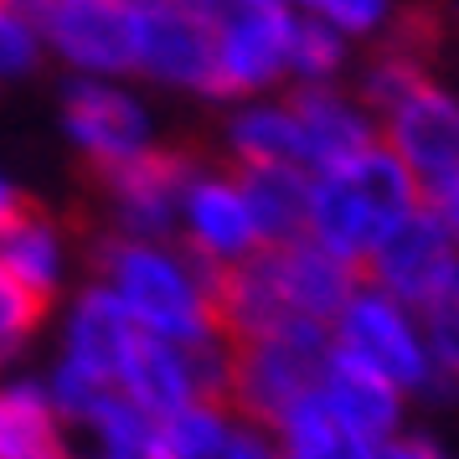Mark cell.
Masks as SVG:
<instances>
[{"mask_svg":"<svg viewBox=\"0 0 459 459\" xmlns=\"http://www.w3.org/2000/svg\"><path fill=\"white\" fill-rule=\"evenodd\" d=\"M0 269L22 290H31L42 305H63L83 284V243L63 212L31 207L0 232Z\"/></svg>","mask_w":459,"mask_h":459,"instance_id":"15","label":"cell"},{"mask_svg":"<svg viewBox=\"0 0 459 459\" xmlns=\"http://www.w3.org/2000/svg\"><path fill=\"white\" fill-rule=\"evenodd\" d=\"M228 5H279V0H228Z\"/></svg>","mask_w":459,"mask_h":459,"instance_id":"36","label":"cell"},{"mask_svg":"<svg viewBox=\"0 0 459 459\" xmlns=\"http://www.w3.org/2000/svg\"><path fill=\"white\" fill-rule=\"evenodd\" d=\"M377 145L413 176L423 196L459 170V88L444 78L423 83L377 119Z\"/></svg>","mask_w":459,"mask_h":459,"instance_id":"13","label":"cell"},{"mask_svg":"<svg viewBox=\"0 0 459 459\" xmlns=\"http://www.w3.org/2000/svg\"><path fill=\"white\" fill-rule=\"evenodd\" d=\"M140 11L129 0H47L37 16L47 63L67 78H129L140 57Z\"/></svg>","mask_w":459,"mask_h":459,"instance_id":"7","label":"cell"},{"mask_svg":"<svg viewBox=\"0 0 459 459\" xmlns=\"http://www.w3.org/2000/svg\"><path fill=\"white\" fill-rule=\"evenodd\" d=\"M290 108L299 119V140H305V170H331L351 160L361 150L377 145V114L351 93V83L335 88H284Z\"/></svg>","mask_w":459,"mask_h":459,"instance_id":"16","label":"cell"},{"mask_svg":"<svg viewBox=\"0 0 459 459\" xmlns=\"http://www.w3.org/2000/svg\"><path fill=\"white\" fill-rule=\"evenodd\" d=\"M290 5L294 16H310V22L335 26L341 37H351L361 52L377 42H387L397 26H403V0H279Z\"/></svg>","mask_w":459,"mask_h":459,"instance_id":"26","label":"cell"},{"mask_svg":"<svg viewBox=\"0 0 459 459\" xmlns=\"http://www.w3.org/2000/svg\"><path fill=\"white\" fill-rule=\"evenodd\" d=\"M356 290H361V269L299 238V243L264 248L248 264L217 273V320L228 341H253L284 325L331 331V320L346 310Z\"/></svg>","mask_w":459,"mask_h":459,"instance_id":"1","label":"cell"},{"mask_svg":"<svg viewBox=\"0 0 459 459\" xmlns=\"http://www.w3.org/2000/svg\"><path fill=\"white\" fill-rule=\"evenodd\" d=\"M331 351L382 372L413 403L423 393V382L434 377V351H429V335H423V315L397 305L393 294L372 290V284H361L346 299V310L331 320Z\"/></svg>","mask_w":459,"mask_h":459,"instance_id":"6","label":"cell"},{"mask_svg":"<svg viewBox=\"0 0 459 459\" xmlns=\"http://www.w3.org/2000/svg\"><path fill=\"white\" fill-rule=\"evenodd\" d=\"M150 5H176V11H196V16H222L228 11V0H150Z\"/></svg>","mask_w":459,"mask_h":459,"instance_id":"34","label":"cell"},{"mask_svg":"<svg viewBox=\"0 0 459 459\" xmlns=\"http://www.w3.org/2000/svg\"><path fill=\"white\" fill-rule=\"evenodd\" d=\"M5 5H16V11H26V16H42L47 0H5Z\"/></svg>","mask_w":459,"mask_h":459,"instance_id":"35","label":"cell"},{"mask_svg":"<svg viewBox=\"0 0 459 459\" xmlns=\"http://www.w3.org/2000/svg\"><path fill=\"white\" fill-rule=\"evenodd\" d=\"M134 83L145 88V93H170V99H202V104H217L212 16L176 11V5H145V11H140Z\"/></svg>","mask_w":459,"mask_h":459,"instance_id":"14","label":"cell"},{"mask_svg":"<svg viewBox=\"0 0 459 459\" xmlns=\"http://www.w3.org/2000/svg\"><path fill=\"white\" fill-rule=\"evenodd\" d=\"M222 459H279V449H273L269 429H253V423H243V429H238V438H232V449Z\"/></svg>","mask_w":459,"mask_h":459,"instance_id":"32","label":"cell"},{"mask_svg":"<svg viewBox=\"0 0 459 459\" xmlns=\"http://www.w3.org/2000/svg\"><path fill=\"white\" fill-rule=\"evenodd\" d=\"M418 202H423V186L382 145H372L361 155H351V160H341V166L310 176V222H305V238L320 243L325 253H335L341 264L361 269L377 243Z\"/></svg>","mask_w":459,"mask_h":459,"instance_id":"3","label":"cell"},{"mask_svg":"<svg viewBox=\"0 0 459 459\" xmlns=\"http://www.w3.org/2000/svg\"><path fill=\"white\" fill-rule=\"evenodd\" d=\"M455 279H459V243L449 238V228L438 222V212L429 202H418L361 264V284L393 294L408 310H429Z\"/></svg>","mask_w":459,"mask_h":459,"instance_id":"12","label":"cell"},{"mask_svg":"<svg viewBox=\"0 0 459 459\" xmlns=\"http://www.w3.org/2000/svg\"><path fill=\"white\" fill-rule=\"evenodd\" d=\"M0 459H78V438L52 408L42 372H0Z\"/></svg>","mask_w":459,"mask_h":459,"instance_id":"19","label":"cell"},{"mask_svg":"<svg viewBox=\"0 0 459 459\" xmlns=\"http://www.w3.org/2000/svg\"><path fill=\"white\" fill-rule=\"evenodd\" d=\"M57 134L93 176H114L166 145L155 99L129 78H63Z\"/></svg>","mask_w":459,"mask_h":459,"instance_id":"4","label":"cell"},{"mask_svg":"<svg viewBox=\"0 0 459 459\" xmlns=\"http://www.w3.org/2000/svg\"><path fill=\"white\" fill-rule=\"evenodd\" d=\"M423 315V335H429V351H434V367L459 377V279L438 294Z\"/></svg>","mask_w":459,"mask_h":459,"instance_id":"29","label":"cell"},{"mask_svg":"<svg viewBox=\"0 0 459 459\" xmlns=\"http://www.w3.org/2000/svg\"><path fill=\"white\" fill-rule=\"evenodd\" d=\"M217 160L232 170H273V166L305 170V140H299V119L290 108V93L243 99V104L222 108Z\"/></svg>","mask_w":459,"mask_h":459,"instance_id":"17","label":"cell"},{"mask_svg":"<svg viewBox=\"0 0 459 459\" xmlns=\"http://www.w3.org/2000/svg\"><path fill=\"white\" fill-rule=\"evenodd\" d=\"M176 243L212 273H228L264 253L258 222L248 212L238 170L222 160H196L186 191H181V217H176Z\"/></svg>","mask_w":459,"mask_h":459,"instance_id":"9","label":"cell"},{"mask_svg":"<svg viewBox=\"0 0 459 459\" xmlns=\"http://www.w3.org/2000/svg\"><path fill=\"white\" fill-rule=\"evenodd\" d=\"M315 393L341 423H351L356 434L372 438V444H387V438L413 429V397L403 387H393L382 372H372V367H361V361H351L341 351H331Z\"/></svg>","mask_w":459,"mask_h":459,"instance_id":"18","label":"cell"},{"mask_svg":"<svg viewBox=\"0 0 459 459\" xmlns=\"http://www.w3.org/2000/svg\"><path fill=\"white\" fill-rule=\"evenodd\" d=\"M377 459H459L455 449H449V438L434 434V429H408V434L387 438L382 449H377Z\"/></svg>","mask_w":459,"mask_h":459,"instance_id":"30","label":"cell"},{"mask_svg":"<svg viewBox=\"0 0 459 459\" xmlns=\"http://www.w3.org/2000/svg\"><path fill=\"white\" fill-rule=\"evenodd\" d=\"M356 57H361V47H356L351 37H341V31L325 26V22L294 16V31H290V88L351 83Z\"/></svg>","mask_w":459,"mask_h":459,"instance_id":"25","label":"cell"},{"mask_svg":"<svg viewBox=\"0 0 459 459\" xmlns=\"http://www.w3.org/2000/svg\"><path fill=\"white\" fill-rule=\"evenodd\" d=\"M423 78H434V67H429V57L418 52L413 42H403V37H387V42L367 47L361 57H356V73H351V93L361 99V104L372 108L377 119L387 114L393 104H403L408 93H413Z\"/></svg>","mask_w":459,"mask_h":459,"instance_id":"23","label":"cell"},{"mask_svg":"<svg viewBox=\"0 0 459 459\" xmlns=\"http://www.w3.org/2000/svg\"><path fill=\"white\" fill-rule=\"evenodd\" d=\"M196 150L160 145L155 155L134 166L99 176V212H104L108 238H140V243H176V217H181V191L196 170Z\"/></svg>","mask_w":459,"mask_h":459,"instance_id":"11","label":"cell"},{"mask_svg":"<svg viewBox=\"0 0 459 459\" xmlns=\"http://www.w3.org/2000/svg\"><path fill=\"white\" fill-rule=\"evenodd\" d=\"M238 429L243 418L228 408V397H196L160 418V459H222Z\"/></svg>","mask_w":459,"mask_h":459,"instance_id":"24","label":"cell"},{"mask_svg":"<svg viewBox=\"0 0 459 459\" xmlns=\"http://www.w3.org/2000/svg\"><path fill=\"white\" fill-rule=\"evenodd\" d=\"M290 5H228L212 22L217 52V104L269 99L290 88Z\"/></svg>","mask_w":459,"mask_h":459,"instance_id":"10","label":"cell"},{"mask_svg":"<svg viewBox=\"0 0 459 459\" xmlns=\"http://www.w3.org/2000/svg\"><path fill=\"white\" fill-rule=\"evenodd\" d=\"M423 202L438 212V222H444V228H449V238L459 243V170L449 176V181H438V186L423 196Z\"/></svg>","mask_w":459,"mask_h":459,"instance_id":"31","label":"cell"},{"mask_svg":"<svg viewBox=\"0 0 459 459\" xmlns=\"http://www.w3.org/2000/svg\"><path fill=\"white\" fill-rule=\"evenodd\" d=\"M42 67H47V47H42L37 16H26V11L0 0V93L31 83Z\"/></svg>","mask_w":459,"mask_h":459,"instance_id":"27","label":"cell"},{"mask_svg":"<svg viewBox=\"0 0 459 459\" xmlns=\"http://www.w3.org/2000/svg\"><path fill=\"white\" fill-rule=\"evenodd\" d=\"M228 372H232V341L176 346V341H155V335L140 331L119 377H114V393L160 423L196 397H228Z\"/></svg>","mask_w":459,"mask_h":459,"instance_id":"8","label":"cell"},{"mask_svg":"<svg viewBox=\"0 0 459 459\" xmlns=\"http://www.w3.org/2000/svg\"><path fill=\"white\" fill-rule=\"evenodd\" d=\"M0 367H5V361H0Z\"/></svg>","mask_w":459,"mask_h":459,"instance_id":"37","label":"cell"},{"mask_svg":"<svg viewBox=\"0 0 459 459\" xmlns=\"http://www.w3.org/2000/svg\"><path fill=\"white\" fill-rule=\"evenodd\" d=\"M73 438H78V459H160V423L119 393H108L73 429Z\"/></svg>","mask_w":459,"mask_h":459,"instance_id":"22","label":"cell"},{"mask_svg":"<svg viewBox=\"0 0 459 459\" xmlns=\"http://www.w3.org/2000/svg\"><path fill=\"white\" fill-rule=\"evenodd\" d=\"M88 279H99L125 315L155 341L207 346L228 341L217 320V273L202 269L181 243H140V238H99L88 248Z\"/></svg>","mask_w":459,"mask_h":459,"instance_id":"2","label":"cell"},{"mask_svg":"<svg viewBox=\"0 0 459 459\" xmlns=\"http://www.w3.org/2000/svg\"><path fill=\"white\" fill-rule=\"evenodd\" d=\"M331 361V331L320 325H284V331L232 341L228 408L253 429H273L279 418L315 397Z\"/></svg>","mask_w":459,"mask_h":459,"instance_id":"5","label":"cell"},{"mask_svg":"<svg viewBox=\"0 0 459 459\" xmlns=\"http://www.w3.org/2000/svg\"><path fill=\"white\" fill-rule=\"evenodd\" d=\"M269 438L279 449V459H377V449H382V444L356 434L351 423H341L320 403V393L305 397L299 408H290L269 429Z\"/></svg>","mask_w":459,"mask_h":459,"instance_id":"21","label":"cell"},{"mask_svg":"<svg viewBox=\"0 0 459 459\" xmlns=\"http://www.w3.org/2000/svg\"><path fill=\"white\" fill-rule=\"evenodd\" d=\"M248 212L258 222L264 248H284L305 238L310 222V170L299 166H273V170H238Z\"/></svg>","mask_w":459,"mask_h":459,"instance_id":"20","label":"cell"},{"mask_svg":"<svg viewBox=\"0 0 459 459\" xmlns=\"http://www.w3.org/2000/svg\"><path fill=\"white\" fill-rule=\"evenodd\" d=\"M52 320V305H42L31 290H22L11 273L0 269V361L22 356L37 346V335L47 331Z\"/></svg>","mask_w":459,"mask_h":459,"instance_id":"28","label":"cell"},{"mask_svg":"<svg viewBox=\"0 0 459 459\" xmlns=\"http://www.w3.org/2000/svg\"><path fill=\"white\" fill-rule=\"evenodd\" d=\"M26 207H31L26 186L16 181V176H11V170H0V232L11 228V222H16V217H22Z\"/></svg>","mask_w":459,"mask_h":459,"instance_id":"33","label":"cell"}]
</instances>
